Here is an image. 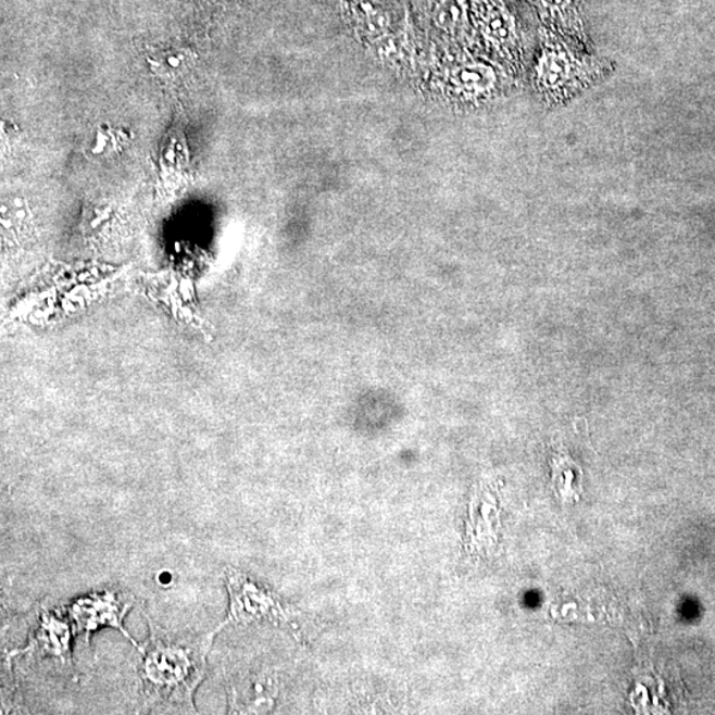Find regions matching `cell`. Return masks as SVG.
Instances as JSON below:
<instances>
[{"label": "cell", "instance_id": "6da1fadb", "mask_svg": "<svg viewBox=\"0 0 715 715\" xmlns=\"http://www.w3.org/2000/svg\"><path fill=\"white\" fill-rule=\"evenodd\" d=\"M142 648L145 694L156 704L193 711V692L208 669V654L216 631L205 635L172 634L151 622Z\"/></svg>", "mask_w": 715, "mask_h": 715}, {"label": "cell", "instance_id": "8992f818", "mask_svg": "<svg viewBox=\"0 0 715 715\" xmlns=\"http://www.w3.org/2000/svg\"><path fill=\"white\" fill-rule=\"evenodd\" d=\"M499 75L492 66L484 63L464 64L454 74L459 93L469 102L488 100L499 87Z\"/></svg>", "mask_w": 715, "mask_h": 715}, {"label": "cell", "instance_id": "3957f363", "mask_svg": "<svg viewBox=\"0 0 715 715\" xmlns=\"http://www.w3.org/2000/svg\"><path fill=\"white\" fill-rule=\"evenodd\" d=\"M478 28L497 54L518 66L523 62V45L517 23L502 0H474Z\"/></svg>", "mask_w": 715, "mask_h": 715}, {"label": "cell", "instance_id": "7a4b0ae2", "mask_svg": "<svg viewBox=\"0 0 715 715\" xmlns=\"http://www.w3.org/2000/svg\"><path fill=\"white\" fill-rule=\"evenodd\" d=\"M616 64L591 53L589 47L553 29H539V53L532 72L538 99L548 109L561 108L614 74Z\"/></svg>", "mask_w": 715, "mask_h": 715}, {"label": "cell", "instance_id": "52a82bcc", "mask_svg": "<svg viewBox=\"0 0 715 715\" xmlns=\"http://www.w3.org/2000/svg\"><path fill=\"white\" fill-rule=\"evenodd\" d=\"M190 53L186 50H172L162 52L160 57L151 59L153 68L162 76H178L184 74L190 62Z\"/></svg>", "mask_w": 715, "mask_h": 715}, {"label": "cell", "instance_id": "277c9868", "mask_svg": "<svg viewBox=\"0 0 715 715\" xmlns=\"http://www.w3.org/2000/svg\"><path fill=\"white\" fill-rule=\"evenodd\" d=\"M227 586L231 595L229 622H252L263 617H283L284 611L269 592H263L239 573H227Z\"/></svg>", "mask_w": 715, "mask_h": 715}, {"label": "cell", "instance_id": "5b68a950", "mask_svg": "<svg viewBox=\"0 0 715 715\" xmlns=\"http://www.w3.org/2000/svg\"><path fill=\"white\" fill-rule=\"evenodd\" d=\"M529 2L541 17L543 27L589 47V38L575 0H529Z\"/></svg>", "mask_w": 715, "mask_h": 715}]
</instances>
